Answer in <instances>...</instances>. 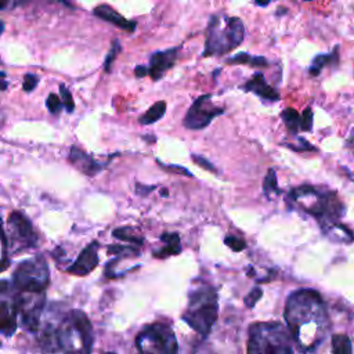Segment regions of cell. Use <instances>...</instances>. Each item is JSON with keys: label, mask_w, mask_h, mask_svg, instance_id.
I'll list each match as a JSON object with an SVG mask.
<instances>
[{"label": "cell", "mask_w": 354, "mask_h": 354, "mask_svg": "<svg viewBox=\"0 0 354 354\" xmlns=\"http://www.w3.org/2000/svg\"><path fill=\"white\" fill-rule=\"evenodd\" d=\"M285 319L292 337L303 351H313L324 340L329 326L325 303L313 289H299L288 297Z\"/></svg>", "instance_id": "obj_1"}, {"label": "cell", "mask_w": 354, "mask_h": 354, "mask_svg": "<svg viewBox=\"0 0 354 354\" xmlns=\"http://www.w3.org/2000/svg\"><path fill=\"white\" fill-rule=\"evenodd\" d=\"M217 292L212 285L203 283L189 292L188 306L183 314V319L196 333L206 337L217 319Z\"/></svg>", "instance_id": "obj_2"}, {"label": "cell", "mask_w": 354, "mask_h": 354, "mask_svg": "<svg viewBox=\"0 0 354 354\" xmlns=\"http://www.w3.org/2000/svg\"><path fill=\"white\" fill-rule=\"evenodd\" d=\"M245 39L243 22L236 17H224V26H221V17L212 15L207 25V36L205 41L203 57L223 55L238 47Z\"/></svg>", "instance_id": "obj_3"}, {"label": "cell", "mask_w": 354, "mask_h": 354, "mask_svg": "<svg viewBox=\"0 0 354 354\" xmlns=\"http://www.w3.org/2000/svg\"><path fill=\"white\" fill-rule=\"evenodd\" d=\"M290 198L300 203L304 212L317 217L322 227L332 224L344 213V206L335 192H318L314 187L301 185L290 192Z\"/></svg>", "instance_id": "obj_4"}, {"label": "cell", "mask_w": 354, "mask_h": 354, "mask_svg": "<svg viewBox=\"0 0 354 354\" xmlns=\"http://www.w3.org/2000/svg\"><path fill=\"white\" fill-rule=\"evenodd\" d=\"M248 354H293L288 330L279 322L250 325Z\"/></svg>", "instance_id": "obj_5"}, {"label": "cell", "mask_w": 354, "mask_h": 354, "mask_svg": "<svg viewBox=\"0 0 354 354\" xmlns=\"http://www.w3.org/2000/svg\"><path fill=\"white\" fill-rule=\"evenodd\" d=\"M59 343L65 354H91L93 328L82 310L68 313L59 325Z\"/></svg>", "instance_id": "obj_6"}, {"label": "cell", "mask_w": 354, "mask_h": 354, "mask_svg": "<svg viewBox=\"0 0 354 354\" xmlns=\"http://www.w3.org/2000/svg\"><path fill=\"white\" fill-rule=\"evenodd\" d=\"M48 282V266L41 256L22 261L12 275V286L18 293H44Z\"/></svg>", "instance_id": "obj_7"}, {"label": "cell", "mask_w": 354, "mask_h": 354, "mask_svg": "<svg viewBox=\"0 0 354 354\" xmlns=\"http://www.w3.org/2000/svg\"><path fill=\"white\" fill-rule=\"evenodd\" d=\"M138 354H177L178 343L173 329L162 322L147 325L136 339Z\"/></svg>", "instance_id": "obj_8"}, {"label": "cell", "mask_w": 354, "mask_h": 354, "mask_svg": "<svg viewBox=\"0 0 354 354\" xmlns=\"http://www.w3.org/2000/svg\"><path fill=\"white\" fill-rule=\"evenodd\" d=\"M223 113L224 108L212 104V94H203L199 95L188 108L183 124L189 130H201L209 126L214 118Z\"/></svg>", "instance_id": "obj_9"}, {"label": "cell", "mask_w": 354, "mask_h": 354, "mask_svg": "<svg viewBox=\"0 0 354 354\" xmlns=\"http://www.w3.org/2000/svg\"><path fill=\"white\" fill-rule=\"evenodd\" d=\"M8 225L12 242L17 243L19 249L35 248L37 245V236L33 231V225L24 213L17 210L11 212L8 216Z\"/></svg>", "instance_id": "obj_10"}, {"label": "cell", "mask_w": 354, "mask_h": 354, "mask_svg": "<svg viewBox=\"0 0 354 354\" xmlns=\"http://www.w3.org/2000/svg\"><path fill=\"white\" fill-rule=\"evenodd\" d=\"M178 50L180 47H173V48L152 53L149 58V68H148L149 76L152 80L162 79L163 75L174 65Z\"/></svg>", "instance_id": "obj_11"}, {"label": "cell", "mask_w": 354, "mask_h": 354, "mask_svg": "<svg viewBox=\"0 0 354 354\" xmlns=\"http://www.w3.org/2000/svg\"><path fill=\"white\" fill-rule=\"evenodd\" d=\"M98 264V243L91 242L84 246V249L80 252L77 259L66 268L69 274L83 277L88 272H91Z\"/></svg>", "instance_id": "obj_12"}, {"label": "cell", "mask_w": 354, "mask_h": 354, "mask_svg": "<svg viewBox=\"0 0 354 354\" xmlns=\"http://www.w3.org/2000/svg\"><path fill=\"white\" fill-rule=\"evenodd\" d=\"M19 314L15 299L10 297V301L6 299L0 303V330L4 336L14 335L17 329V315Z\"/></svg>", "instance_id": "obj_13"}, {"label": "cell", "mask_w": 354, "mask_h": 354, "mask_svg": "<svg viewBox=\"0 0 354 354\" xmlns=\"http://www.w3.org/2000/svg\"><path fill=\"white\" fill-rule=\"evenodd\" d=\"M69 162L87 176H94L102 169V165L100 162H97L93 156H90L88 153H86L83 149L77 147L71 148Z\"/></svg>", "instance_id": "obj_14"}, {"label": "cell", "mask_w": 354, "mask_h": 354, "mask_svg": "<svg viewBox=\"0 0 354 354\" xmlns=\"http://www.w3.org/2000/svg\"><path fill=\"white\" fill-rule=\"evenodd\" d=\"M93 14H94L95 17H98V18H101V19H104V21H106V22H109V24L118 26V28H120V29H124V30L130 32V33H133V32L136 30V26H137L136 21H129V19H126L124 17H122L118 11H115V10H113L111 6H108V4H100V6H97V7L94 8Z\"/></svg>", "instance_id": "obj_15"}, {"label": "cell", "mask_w": 354, "mask_h": 354, "mask_svg": "<svg viewBox=\"0 0 354 354\" xmlns=\"http://www.w3.org/2000/svg\"><path fill=\"white\" fill-rule=\"evenodd\" d=\"M243 91H252L254 94H257L259 97H261L263 100H268V101H278L279 100V93L271 87L266 80L263 73H254L252 76L250 80H248L243 86H242Z\"/></svg>", "instance_id": "obj_16"}, {"label": "cell", "mask_w": 354, "mask_h": 354, "mask_svg": "<svg viewBox=\"0 0 354 354\" xmlns=\"http://www.w3.org/2000/svg\"><path fill=\"white\" fill-rule=\"evenodd\" d=\"M39 344L44 353L59 351V326L55 328L53 325H46V328H43V330L39 335Z\"/></svg>", "instance_id": "obj_17"}, {"label": "cell", "mask_w": 354, "mask_h": 354, "mask_svg": "<svg viewBox=\"0 0 354 354\" xmlns=\"http://www.w3.org/2000/svg\"><path fill=\"white\" fill-rule=\"evenodd\" d=\"M160 239L165 242V246L160 248V250L153 252V256L158 259H165L173 254H178L181 252L180 245V236L177 232H166L160 236Z\"/></svg>", "instance_id": "obj_18"}, {"label": "cell", "mask_w": 354, "mask_h": 354, "mask_svg": "<svg viewBox=\"0 0 354 354\" xmlns=\"http://www.w3.org/2000/svg\"><path fill=\"white\" fill-rule=\"evenodd\" d=\"M166 113V102L165 101H158L153 105L148 108V111L140 116V123L141 124H152L163 118Z\"/></svg>", "instance_id": "obj_19"}, {"label": "cell", "mask_w": 354, "mask_h": 354, "mask_svg": "<svg viewBox=\"0 0 354 354\" xmlns=\"http://www.w3.org/2000/svg\"><path fill=\"white\" fill-rule=\"evenodd\" d=\"M336 55H337V47L333 50V53L330 54H318L317 57H314V59L311 61V65L308 68L310 75L317 76L319 75V72L330 62H336Z\"/></svg>", "instance_id": "obj_20"}, {"label": "cell", "mask_w": 354, "mask_h": 354, "mask_svg": "<svg viewBox=\"0 0 354 354\" xmlns=\"http://www.w3.org/2000/svg\"><path fill=\"white\" fill-rule=\"evenodd\" d=\"M329 236L332 238H336V241L339 242H343V243H348V242H353L354 241V234L347 228L344 227L343 224H329L326 225V231H325Z\"/></svg>", "instance_id": "obj_21"}, {"label": "cell", "mask_w": 354, "mask_h": 354, "mask_svg": "<svg viewBox=\"0 0 354 354\" xmlns=\"http://www.w3.org/2000/svg\"><path fill=\"white\" fill-rule=\"evenodd\" d=\"M281 118L286 126V129L292 133V134H296L300 129V123H301V116L297 113L296 109L293 108H286L282 111L281 113Z\"/></svg>", "instance_id": "obj_22"}, {"label": "cell", "mask_w": 354, "mask_h": 354, "mask_svg": "<svg viewBox=\"0 0 354 354\" xmlns=\"http://www.w3.org/2000/svg\"><path fill=\"white\" fill-rule=\"evenodd\" d=\"M332 354H351V340L348 336L339 333L332 336Z\"/></svg>", "instance_id": "obj_23"}, {"label": "cell", "mask_w": 354, "mask_h": 354, "mask_svg": "<svg viewBox=\"0 0 354 354\" xmlns=\"http://www.w3.org/2000/svg\"><path fill=\"white\" fill-rule=\"evenodd\" d=\"M113 236L115 238H118V239H123V241H129V242H131V243H134V245H142V242H144V239L141 238V236H138L136 232H134V230L133 228H130V227H119V228H116V230H113Z\"/></svg>", "instance_id": "obj_24"}, {"label": "cell", "mask_w": 354, "mask_h": 354, "mask_svg": "<svg viewBox=\"0 0 354 354\" xmlns=\"http://www.w3.org/2000/svg\"><path fill=\"white\" fill-rule=\"evenodd\" d=\"M263 191L267 196H270L271 194H281V189L278 188V184H277V176H275V171L274 169H270L266 178H264V183H263Z\"/></svg>", "instance_id": "obj_25"}, {"label": "cell", "mask_w": 354, "mask_h": 354, "mask_svg": "<svg viewBox=\"0 0 354 354\" xmlns=\"http://www.w3.org/2000/svg\"><path fill=\"white\" fill-rule=\"evenodd\" d=\"M120 50H122V47H120L119 40H118V39H113V41H112V44H111V50H109V53L106 54V58H105V62H104V71H105V72H111V68H112V65H113V62H115L118 54L120 53Z\"/></svg>", "instance_id": "obj_26"}, {"label": "cell", "mask_w": 354, "mask_h": 354, "mask_svg": "<svg viewBox=\"0 0 354 354\" xmlns=\"http://www.w3.org/2000/svg\"><path fill=\"white\" fill-rule=\"evenodd\" d=\"M46 106L50 111V113L58 115L61 112V109L64 108V102H62V100L57 94L51 93V94H48V97L46 100Z\"/></svg>", "instance_id": "obj_27"}, {"label": "cell", "mask_w": 354, "mask_h": 354, "mask_svg": "<svg viewBox=\"0 0 354 354\" xmlns=\"http://www.w3.org/2000/svg\"><path fill=\"white\" fill-rule=\"evenodd\" d=\"M109 254H119V256H137L140 252L133 246H123V245H111L108 248Z\"/></svg>", "instance_id": "obj_28"}, {"label": "cell", "mask_w": 354, "mask_h": 354, "mask_svg": "<svg viewBox=\"0 0 354 354\" xmlns=\"http://www.w3.org/2000/svg\"><path fill=\"white\" fill-rule=\"evenodd\" d=\"M59 93H61V100L64 102V108L66 109V112H73L75 109V101H73V97L69 91V88L65 86V84H59Z\"/></svg>", "instance_id": "obj_29"}, {"label": "cell", "mask_w": 354, "mask_h": 354, "mask_svg": "<svg viewBox=\"0 0 354 354\" xmlns=\"http://www.w3.org/2000/svg\"><path fill=\"white\" fill-rule=\"evenodd\" d=\"M253 58L252 55H249L248 53H238L232 57H230L225 62L227 64H232V65H238V64H249L253 66Z\"/></svg>", "instance_id": "obj_30"}, {"label": "cell", "mask_w": 354, "mask_h": 354, "mask_svg": "<svg viewBox=\"0 0 354 354\" xmlns=\"http://www.w3.org/2000/svg\"><path fill=\"white\" fill-rule=\"evenodd\" d=\"M224 243L235 252H241L242 249L246 248V242L243 239H241L238 236H232V235H227L224 239Z\"/></svg>", "instance_id": "obj_31"}, {"label": "cell", "mask_w": 354, "mask_h": 354, "mask_svg": "<svg viewBox=\"0 0 354 354\" xmlns=\"http://www.w3.org/2000/svg\"><path fill=\"white\" fill-rule=\"evenodd\" d=\"M261 296H263V290H261L260 288H253V289L245 296L243 301H245V304H246L249 308H252V307L261 299Z\"/></svg>", "instance_id": "obj_32"}, {"label": "cell", "mask_w": 354, "mask_h": 354, "mask_svg": "<svg viewBox=\"0 0 354 354\" xmlns=\"http://www.w3.org/2000/svg\"><path fill=\"white\" fill-rule=\"evenodd\" d=\"M39 84V77L33 73H26L24 77V83H22V88L26 93H30L36 88V86Z\"/></svg>", "instance_id": "obj_33"}, {"label": "cell", "mask_w": 354, "mask_h": 354, "mask_svg": "<svg viewBox=\"0 0 354 354\" xmlns=\"http://www.w3.org/2000/svg\"><path fill=\"white\" fill-rule=\"evenodd\" d=\"M300 129L304 131H310L313 129V111L311 108H307L301 115V123Z\"/></svg>", "instance_id": "obj_34"}, {"label": "cell", "mask_w": 354, "mask_h": 354, "mask_svg": "<svg viewBox=\"0 0 354 354\" xmlns=\"http://www.w3.org/2000/svg\"><path fill=\"white\" fill-rule=\"evenodd\" d=\"M299 145H293V144H285L288 148H290V149H293V151H315V148L308 142V141H306L304 138H301V137H299Z\"/></svg>", "instance_id": "obj_35"}, {"label": "cell", "mask_w": 354, "mask_h": 354, "mask_svg": "<svg viewBox=\"0 0 354 354\" xmlns=\"http://www.w3.org/2000/svg\"><path fill=\"white\" fill-rule=\"evenodd\" d=\"M192 159H194V162H195L196 165H199L201 167H203V169H206V170H210V171H213V173H216V171H217V170H216V167H214L209 160H206L203 156L192 155Z\"/></svg>", "instance_id": "obj_36"}, {"label": "cell", "mask_w": 354, "mask_h": 354, "mask_svg": "<svg viewBox=\"0 0 354 354\" xmlns=\"http://www.w3.org/2000/svg\"><path fill=\"white\" fill-rule=\"evenodd\" d=\"M159 165L165 169V170H173V173H178V174H184V176H189L192 177V174L185 169V167H181V166H177V165H163L159 162Z\"/></svg>", "instance_id": "obj_37"}, {"label": "cell", "mask_w": 354, "mask_h": 354, "mask_svg": "<svg viewBox=\"0 0 354 354\" xmlns=\"http://www.w3.org/2000/svg\"><path fill=\"white\" fill-rule=\"evenodd\" d=\"M147 73H149V71H148V68L144 66V65H137V66L134 68V75H136L137 77H144Z\"/></svg>", "instance_id": "obj_38"}, {"label": "cell", "mask_w": 354, "mask_h": 354, "mask_svg": "<svg viewBox=\"0 0 354 354\" xmlns=\"http://www.w3.org/2000/svg\"><path fill=\"white\" fill-rule=\"evenodd\" d=\"M257 6H260V7H266V6H268L270 4V1L271 0H253Z\"/></svg>", "instance_id": "obj_39"}, {"label": "cell", "mask_w": 354, "mask_h": 354, "mask_svg": "<svg viewBox=\"0 0 354 354\" xmlns=\"http://www.w3.org/2000/svg\"><path fill=\"white\" fill-rule=\"evenodd\" d=\"M58 1H61V3H64V4H69V3H71V0H58Z\"/></svg>", "instance_id": "obj_40"}, {"label": "cell", "mask_w": 354, "mask_h": 354, "mask_svg": "<svg viewBox=\"0 0 354 354\" xmlns=\"http://www.w3.org/2000/svg\"><path fill=\"white\" fill-rule=\"evenodd\" d=\"M102 354H115V353H112V351H106V353H102Z\"/></svg>", "instance_id": "obj_41"}, {"label": "cell", "mask_w": 354, "mask_h": 354, "mask_svg": "<svg viewBox=\"0 0 354 354\" xmlns=\"http://www.w3.org/2000/svg\"><path fill=\"white\" fill-rule=\"evenodd\" d=\"M306 1H311V0H306Z\"/></svg>", "instance_id": "obj_42"}]
</instances>
